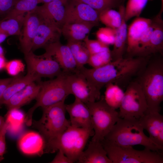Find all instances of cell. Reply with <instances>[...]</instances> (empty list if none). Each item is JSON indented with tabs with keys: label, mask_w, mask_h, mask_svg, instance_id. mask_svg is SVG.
<instances>
[{
	"label": "cell",
	"mask_w": 163,
	"mask_h": 163,
	"mask_svg": "<svg viewBox=\"0 0 163 163\" xmlns=\"http://www.w3.org/2000/svg\"><path fill=\"white\" fill-rule=\"evenodd\" d=\"M149 56L142 69L135 78L145 97L147 111L160 112L163 101V58L160 54Z\"/></svg>",
	"instance_id": "obj_1"
},
{
	"label": "cell",
	"mask_w": 163,
	"mask_h": 163,
	"mask_svg": "<svg viewBox=\"0 0 163 163\" xmlns=\"http://www.w3.org/2000/svg\"><path fill=\"white\" fill-rule=\"evenodd\" d=\"M139 120L120 118L105 139L121 146L141 145L152 151H162L144 133Z\"/></svg>",
	"instance_id": "obj_2"
},
{
	"label": "cell",
	"mask_w": 163,
	"mask_h": 163,
	"mask_svg": "<svg viewBox=\"0 0 163 163\" xmlns=\"http://www.w3.org/2000/svg\"><path fill=\"white\" fill-rule=\"evenodd\" d=\"M93 129L69 126L56 138L46 144L44 153L61 150L73 163L77 161Z\"/></svg>",
	"instance_id": "obj_3"
},
{
	"label": "cell",
	"mask_w": 163,
	"mask_h": 163,
	"mask_svg": "<svg viewBox=\"0 0 163 163\" xmlns=\"http://www.w3.org/2000/svg\"><path fill=\"white\" fill-rule=\"evenodd\" d=\"M40 88L35 99L34 105L28 110L25 116V123L27 126L31 125L32 116L38 107L42 108L56 103L65 101L71 93L68 85L66 73L62 72L54 79L39 82Z\"/></svg>",
	"instance_id": "obj_4"
},
{
	"label": "cell",
	"mask_w": 163,
	"mask_h": 163,
	"mask_svg": "<svg viewBox=\"0 0 163 163\" xmlns=\"http://www.w3.org/2000/svg\"><path fill=\"white\" fill-rule=\"evenodd\" d=\"M65 104L62 101L43 108L40 119L32 120L31 126L39 131L46 144L56 138L71 125L70 121L66 118Z\"/></svg>",
	"instance_id": "obj_5"
},
{
	"label": "cell",
	"mask_w": 163,
	"mask_h": 163,
	"mask_svg": "<svg viewBox=\"0 0 163 163\" xmlns=\"http://www.w3.org/2000/svg\"><path fill=\"white\" fill-rule=\"evenodd\" d=\"M112 163H163L162 154L145 148L142 150L132 146L118 145L104 139L101 142Z\"/></svg>",
	"instance_id": "obj_6"
},
{
	"label": "cell",
	"mask_w": 163,
	"mask_h": 163,
	"mask_svg": "<svg viewBox=\"0 0 163 163\" xmlns=\"http://www.w3.org/2000/svg\"><path fill=\"white\" fill-rule=\"evenodd\" d=\"M85 104L90 112L94 132L91 141L101 142L120 118L119 112L106 103L104 97Z\"/></svg>",
	"instance_id": "obj_7"
},
{
	"label": "cell",
	"mask_w": 163,
	"mask_h": 163,
	"mask_svg": "<svg viewBox=\"0 0 163 163\" xmlns=\"http://www.w3.org/2000/svg\"><path fill=\"white\" fill-rule=\"evenodd\" d=\"M120 118L139 120L145 113L148 106L145 95L138 83L134 79L126 87L119 108Z\"/></svg>",
	"instance_id": "obj_8"
},
{
	"label": "cell",
	"mask_w": 163,
	"mask_h": 163,
	"mask_svg": "<svg viewBox=\"0 0 163 163\" xmlns=\"http://www.w3.org/2000/svg\"><path fill=\"white\" fill-rule=\"evenodd\" d=\"M27 72L41 79L53 78L63 72L59 64L51 57L34 54L32 50L24 54Z\"/></svg>",
	"instance_id": "obj_9"
},
{
	"label": "cell",
	"mask_w": 163,
	"mask_h": 163,
	"mask_svg": "<svg viewBox=\"0 0 163 163\" xmlns=\"http://www.w3.org/2000/svg\"><path fill=\"white\" fill-rule=\"evenodd\" d=\"M99 21V13L90 6L78 0H67L65 24L87 22L97 25Z\"/></svg>",
	"instance_id": "obj_10"
},
{
	"label": "cell",
	"mask_w": 163,
	"mask_h": 163,
	"mask_svg": "<svg viewBox=\"0 0 163 163\" xmlns=\"http://www.w3.org/2000/svg\"><path fill=\"white\" fill-rule=\"evenodd\" d=\"M44 48L45 52L41 55L51 57L56 60L63 72L69 73L77 71L75 60L70 48L66 44H63L59 41L50 44Z\"/></svg>",
	"instance_id": "obj_11"
},
{
	"label": "cell",
	"mask_w": 163,
	"mask_h": 163,
	"mask_svg": "<svg viewBox=\"0 0 163 163\" xmlns=\"http://www.w3.org/2000/svg\"><path fill=\"white\" fill-rule=\"evenodd\" d=\"M139 123L149 134L150 139L163 150V116L157 111H148L140 118Z\"/></svg>",
	"instance_id": "obj_12"
},
{
	"label": "cell",
	"mask_w": 163,
	"mask_h": 163,
	"mask_svg": "<svg viewBox=\"0 0 163 163\" xmlns=\"http://www.w3.org/2000/svg\"><path fill=\"white\" fill-rule=\"evenodd\" d=\"M67 0H59L44 3L34 10L44 21L61 30L65 24Z\"/></svg>",
	"instance_id": "obj_13"
},
{
	"label": "cell",
	"mask_w": 163,
	"mask_h": 163,
	"mask_svg": "<svg viewBox=\"0 0 163 163\" xmlns=\"http://www.w3.org/2000/svg\"><path fill=\"white\" fill-rule=\"evenodd\" d=\"M152 22L151 19L139 17H136L127 27L126 57L138 56L139 40Z\"/></svg>",
	"instance_id": "obj_14"
},
{
	"label": "cell",
	"mask_w": 163,
	"mask_h": 163,
	"mask_svg": "<svg viewBox=\"0 0 163 163\" xmlns=\"http://www.w3.org/2000/svg\"><path fill=\"white\" fill-rule=\"evenodd\" d=\"M42 20L40 16L34 10L25 15L20 36L21 49L24 54L32 50L33 41Z\"/></svg>",
	"instance_id": "obj_15"
},
{
	"label": "cell",
	"mask_w": 163,
	"mask_h": 163,
	"mask_svg": "<svg viewBox=\"0 0 163 163\" xmlns=\"http://www.w3.org/2000/svg\"><path fill=\"white\" fill-rule=\"evenodd\" d=\"M71 94L85 104L96 101L85 77L78 71L66 73Z\"/></svg>",
	"instance_id": "obj_16"
},
{
	"label": "cell",
	"mask_w": 163,
	"mask_h": 163,
	"mask_svg": "<svg viewBox=\"0 0 163 163\" xmlns=\"http://www.w3.org/2000/svg\"><path fill=\"white\" fill-rule=\"evenodd\" d=\"M65 107L69 115L71 125L93 129L90 112L85 103L75 98L73 103L65 104Z\"/></svg>",
	"instance_id": "obj_17"
},
{
	"label": "cell",
	"mask_w": 163,
	"mask_h": 163,
	"mask_svg": "<svg viewBox=\"0 0 163 163\" xmlns=\"http://www.w3.org/2000/svg\"><path fill=\"white\" fill-rule=\"evenodd\" d=\"M46 144L45 139L40 133L32 131L23 134L18 142L21 152L29 155H42L44 153Z\"/></svg>",
	"instance_id": "obj_18"
},
{
	"label": "cell",
	"mask_w": 163,
	"mask_h": 163,
	"mask_svg": "<svg viewBox=\"0 0 163 163\" xmlns=\"http://www.w3.org/2000/svg\"><path fill=\"white\" fill-rule=\"evenodd\" d=\"M61 35L60 29L42 19L33 41L32 50L44 48L50 44L60 41Z\"/></svg>",
	"instance_id": "obj_19"
},
{
	"label": "cell",
	"mask_w": 163,
	"mask_h": 163,
	"mask_svg": "<svg viewBox=\"0 0 163 163\" xmlns=\"http://www.w3.org/2000/svg\"><path fill=\"white\" fill-rule=\"evenodd\" d=\"M33 82L13 95L5 104L8 110L19 109L37 97L40 90L39 82Z\"/></svg>",
	"instance_id": "obj_20"
},
{
	"label": "cell",
	"mask_w": 163,
	"mask_h": 163,
	"mask_svg": "<svg viewBox=\"0 0 163 163\" xmlns=\"http://www.w3.org/2000/svg\"><path fill=\"white\" fill-rule=\"evenodd\" d=\"M77 162L79 163H112L101 142L91 141Z\"/></svg>",
	"instance_id": "obj_21"
},
{
	"label": "cell",
	"mask_w": 163,
	"mask_h": 163,
	"mask_svg": "<svg viewBox=\"0 0 163 163\" xmlns=\"http://www.w3.org/2000/svg\"><path fill=\"white\" fill-rule=\"evenodd\" d=\"M96 25L87 22L66 23L61 29L62 34L67 41H83L93 27Z\"/></svg>",
	"instance_id": "obj_22"
},
{
	"label": "cell",
	"mask_w": 163,
	"mask_h": 163,
	"mask_svg": "<svg viewBox=\"0 0 163 163\" xmlns=\"http://www.w3.org/2000/svg\"><path fill=\"white\" fill-rule=\"evenodd\" d=\"M125 7L120 6L119 11L121 14L122 21L120 26L116 29V34L113 47L111 51L112 61L123 57L126 51L127 27L124 18Z\"/></svg>",
	"instance_id": "obj_23"
},
{
	"label": "cell",
	"mask_w": 163,
	"mask_h": 163,
	"mask_svg": "<svg viewBox=\"0 0 163 163\" xmlns=\"http://www.w3.org/2000/svg\"><path fill=\"white\" fill-rule=\"evenodd\" d=\"M152 20L154 27L149 46L145 53V57L157 54L163 55V21L161 14H158Z\"/></svg>",
	"instance_id": "obj_24"
},
{
	"label": "cell",
	"mask_w": 163,
	"mask_h": 163,
	"mask_svg": "<svg viewBox=\"0 0 163 163\" xmlns=\"http://www.w3.org/2000/svg\"><path fill=\"white\" fill-rule=\"evenodd\" d=\"M41 79L27 72L25 76L17 75L10 83L0 99V106L5 104L14 94L33 82H39Z\"/></svg>",
	"instance_id": "obj_25"
},
{
	"label": "cell",
	"mask_w": 163,
	"mask_h": 163,
	"mask_svg": "<svg viewBox=\"0 0 163 163\" xmlns=\"http://www.w3.org/2000/svg\"><path fill=\"white\" fill-rule=\"evenodd\" d=\"M66 45L72 54L77 69L88 64L90 54L84 42L67 41Z\"/></svg>",
	"instance_id": "obj_26"
},
{
	"label": "cell",
	"mask_w": 163,
	"mask_h": 163,
	"mask_svg": "<svg viewBox=\"0 0 163 163\" xmlns=\"http://www.w3.org/2000/svg\"><path fill=\"white\" fill-rule=\"evenodd\" d=\"M104 99L110 107L116 110L119 108L124 95V91L118 85L112 83L105 86Z\"/></svg>",
	"instance_id": "obj_27"
},
{
	"label": "cell",
	"mask_w": 163,
	"mask_h": 163,
	"mask_svg": "<svg viewBox=\"0 0 163 163\" xmlns=\"http://www.w3.org/2000/svg\"><path fill=\"white\" fill-rule=\"evenodd\" d=\"M24 16L4 17L0 21V28L8 36H20L21 34Z\"/></svg>",
	"instance_id": "obj_28"
},
{
	"label": "cell",
	"mask_w": 163,
	"mask_h": 163,
	"mask_svg": "<svg viewBox=\"0 0 163 163\" xmlns=\"http://www.w3.org/2000/svg\"><path fill=\"white\" fill-rule=\"evenodd\" d=\"M38 4V0H16L12 9L4 17L24 15L34 10Z\"/></svg>",
	"instance_id": "obj_29"
},
{
	"label": "cell",
	"mask_w": 163,
	"mask_h": 163,
	"mask_svg": "<svg viewBox=\"0 0 163 163\" xmlns=\"http://www.w3.org/2000/svg\"><path fill=\"white\" fill-rule=\"evenodd\" d=\"M99 21L106 27L116 29L120 25L122 21L121 13L112 9L104 10L99 14Z\"/></svg>",
	"instance_id": "obj_30"
},
{
	"label": "cell",
	"mask_w": 163,
	"mask_h": 163,
	"mask_svg": "<svg viewBox=\"0 0 163 163\" xmlns=\"http://www.w3.org/2000/svg\"><path fill=\"white\" fill-rule=\"evenodd\" d=\"M150 0H128L125 7L124 18L126 22L132 18L139 17Z\"/></svg>",
	"instance_id": "obj_31"
},
{
	"label": "cell",
	"mask_w": 163,
	"mask_h": 163,
	"mask_svg": "<svg viewBox=\"0 0 163 163\" xmlns=\"http://www.w3.org/2000/svg\"><path fill=\"white\" fill-rule=\"evenodd\" d=\"M112 61L111 51L108 50L90 54L88 64L93 68L104 66Z\"/></svg>",
	"instance_id": "obj_32"
},
{
	"label": "cell",
	"mask_w": 163,
	"mask_h": 163,
	"mask_svg": "<svg viewBox=\"0 0 163 163\" xmlns=\"http://www.w3.org/2000/svg\"><path fill=\"white\" fill-rule=\"evenodd\" d=\"M89 5L99 13L119 5L120 0H78Z\"/></svg>",
	"instance_id": "obj_33"
},
{
	"label": "cell",
	"mask_w": 163,
	"mask_h": 163,
	"mask_svg": "<svg viewBox=\"0 0 163 163\" xmlns=\"http://www.w3.org/2000/svg\"><path fill=\"white\" fill-rule=\"evenodd\" d=\"M25 117L22 111L18 108L8 110L6 115L5 123L7 126H24Z\"/></svg>",
	"instance_id": "obj_34"
},
{
	"label": "cell",
	"mask_w": 163,
	"mask_h": 163,
	"mask_svg": "<svg viewBox=\"0 0 163 163\" xmlns=\"http://www.w3.org/2000/svg\"><path fill=\"white\" fill-rule=\"evenodd\" d=\"M116 29L106 27L99 28L96 33L97 39L108 46L113 45L115 40Z\"/></svg>",
	"instance_id": "obj_35"
},
{
	"label": "cell",
	"mask_w": 163,
	"mask_h": 163,
	"mask_svg": "<svg viewBox=\"0 0 163 163\" xmlns=\"http://www.w3.org/2000/svg\"><path fill=\"white\" fill-rule=\"evenodd\" d=\"M154 27V23L152 19L151 24L145 30L139 40L138 56L145 57V53L149 46Z\"/></svg>",
	"instance_id": "obj_36"
},
{
	"label": "cell",
	"mask_w": 163,
	"mask_h": 163,
	"mask_svg": "<svg viewBox=\"0 0 163 163\" xmlns=\"http://www.w3.org/2000/svg\"><path fill=\"white\" fill-rule=\"evenodd\" d=\"M84 42L89 53L94 54L103 51L110 50L109 46L97 40H92L87 36L84 40Z\"/></svg>",
	"instance_id": "obj_37"
},
{
	"label": "cell",
	"mask_w": 163,
	"mask_h": 163,
	"mask_svg": "<svg viewBox=\"0 0 163 163\" xmlns=\"http://www.w3.org/2000/svg\"><path fill=\"white\" fill-rule=\"evenodd\" d=\"M24 65L21 60L15 59L7 62L5 69L9 75L16 76L23 72Z\"/></svg>",
	"instance_id": "obj_38"
},
{
	"label": "cell",
	"mask_w": 163,
	"mask_h": 163,
	"mask_svg": "<svg viewBox=\"0 0 163 163\" xmlns=\"http://www.w3.org/2000/svg\"><path fill=\"white\" fill-rule=\"evenodd\" d=\"M16 0H0V17H5L12 9Z\"/></svg>",
	"instance_id": "obj_39"
},
{
	"label": "cell",
	"mask_w": 163,
	"mask_h": 163,
	"mask_svg": "<svg viewBox=\"0 0 163 163\" xmlns=\"http://www.w3.org/2000/svg\"><path fill=\"white\" fill-rule=\"evenodd\" d=\"M7 132V125L5 123L4 127L0 134V162L4 159L3 155L6 152L5 135Z\"/></svg>",
	"instance_id": "obj_40"
},
{
	"label": "cell",
	"mask_w": 163,
	"mask_h": 163,
	"mask_svg": "<svg viewBox=\"0 0 163 163\" xmlns=\"http://www.w3.org/2000/svg\"><path fill=\"white\" fill-rule=\"evenodd\" d=\"M56 155L50 162L52 163H72L73 162L62 151L59 150Z\"/></svg>",
	"instance_id": "obj_41"
},
{
	"label": "cell",
	"mask_w": 163,
	"mask_h": 163,
	"mask_svg": "<svg viewBox=\"0 0 163 163\" xmlns=\"http://www.w3.org/2000/svg\"><path fill=\"white\" fill-rule=\"evenodd\" d=\"M14 77L4 79L0 78V99Z\"/></svg>",
	"instance_id": "obj_42"
},
{
	"label": "cell",
	"mask_w": 163,
	"mask_h": 163,
	"mask_svg": "<svg viewBox=\"0 0 163 163\" xmlns=\"http://www.w3.org/2000/svg\"><path fill=\"white\" fill-rule=\"evenodd\" d=\"M7 62L4 55H0V71L5 69Z\"/></svg>",
	"instance_id": "obj_43"
},
{
	"label": "cell",
	"mask_w": 163,
	"mask_h": 163,
	"mask_svg": "<svg viewBox=\"0 0 163 163\" xmlns=\"http://www.w3.org/2000/svg\"><path fill=\"white\" fill-rule=\"evenodd\" d=\"M8 36L0 28V43L4 42Z\"/></svg>",
	"instance_id": "obj_44"
},
{
	"label": "cell",
	"mask_w": 163,
	"mask_h": 163,
	"mask_svg": "<svg viewBox=\"0 0 163 163\" xmlns=\"http://www.w3.org/2000/svg\"><path fill=\"white\" fill-rule=\"evenodd\" d=\"M5 124V119L0 116V134L2 131Z\"/></svg>",
	"instance_id": "obj_45"
},
{
	"label": "cell",
	"mask_w": 163,
	"mask_h": 163,
	"mask_svg": "<svg viewBox=\"0 0 163 163\" xmlns=\"http://www.w3.org/2000/svg\"><path fill=\"white\" fill-rule=\"evenodd\" d=\"M58 0H38V4L42 3L44 4Z\"/></svg>",
	"instance_id": "obj_46"
},
{
	"label": "cell",
	"mask_w": 163,
	"mask_h": 163,
	"mask_svg": "<svg viewBox=\"0 0 163 163\" xmlns=\"http://www.w3.org/2000/svg\"><path fill=\"white\" fill-rule=\"evenodd\" d=\"M161 6L160 11L159 13H158L161 14H162V13L163 11V0H161Z\"/></svg>",
	"instance_id": "obj_47"
},
{
	"label": "cell",
	"mask_w": 163,
	"mask_h": 163,
	"mask_svg": "<svg viewBox=\"0 0 163 163\" xmlns=\"http://www.w3.org/2000/svg\"><path fill=\"white\" fill-rule=\"evenodd\" d=\"M4 55V50L2 47L0 45V55Z\"/></svg>",
	"instance_id": "obj_48"
}]
</instances>
